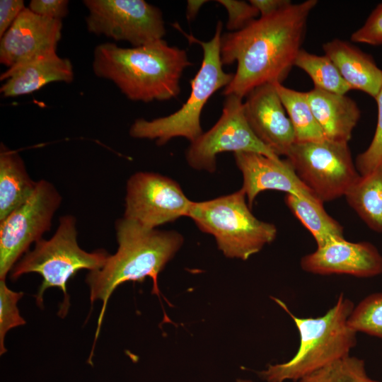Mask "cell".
Returning <instances> with one entry per match:
<instances>
[{
  "label": "cell",
  "instance_id": "cell-1",
  "mask_svg": "<svg viewBox=\"0 0 382 382\" xmlns=\"http://www.w3.org/2000/svg\"><path fill=\"white\" fill-rule=\"evenodd\" d=\"M317 4V0L291 3L255 18L240 30L221 35L223 66L237 63L233 78L223 94L243 98L259 86L282 83L302 49L308 18Z\"/></svg>",
  "mask_w": 382,
  "mask_h": 382
},
{
  "label": "cell",
  "instance_id": "cell-2",
  "mask_svg": "<svg viewBox=\"0 0 382 382\" xmlns=\"http://www.w3.org/2000/svg\"><path fill=\"white\" fill-rule=\"evenodd\" d=\"M192 65L186 50L161 39L132 47L100 44L92 67L96 76L113 82L128 99L149 103L176 98L183 73Z\"/></svg>",
  "mask_w": 382,
  "mask_h": 382
},
{
  "label": "cell",
  "instance_id": "cell-3",
  "mask_svg": "<svg viewBox=\"0 0 382 382\" xmlns=\"http://www.w3.org/2000/svg\"><path fill=\"white\" fill-rule=\"evenodd\" d=\"M115 228L118 243L117 252L109 255L100 269L90 271L86 279L91 303L102 301L93 349L113 291L125 282H142L150 277L153 281L151 293L160 299L158 274L184 241L183 236L175 231L146 228L125 217L115 221Z\"/></svg>",
  "mask_w": 382,
  "mask_h": 382
},
{
  "label": "cell",
  "instance_id": "cell-4",
  "mask_svg": "<svg viewBox=\"0 0 382 382\" xmlns=\"http://www.w3.org/2000/svg\"><path fill=\"white\" fill-rule=\"evenodd\" d=\"M272 298L293 320L300 342L296 353L291 359L270 364L258 373L265 381H298L306 375L349 356L356 346L357 333L347 325L354 306L343 294L330 309L317 318L297 317L284 302Z\"/></svg>",
  "mask_w": 382,
  "mask_h": 382
},
{
  "label": "cell",
  "instance_id": "cell-5",
  "mask_svg": "<svg viewBox=\"0 0 382 382\" xmlns=\"http://www.w3.org/2000/svg\"><path fill=\"white\" fill-rule=\"evenodd\" d=\"M174 26L190 43L201 46L203 58L199 69L190 81V96L179 110L151 120L139 118L131 125L129 133L132 137L155 140L158 146H163L175 137H184L190 142L199 138L203 134L200 117L204 105L215 92L226 87L233 78V74L224 71L221 60V21L217 22L213 37L207 42L185 33L178 24Z\"/></svg>",
  "mask_w": 382,
  "mask_h": 382
},
{
  "label": "cell",
  "instance_id": "cell-6",
  "mask_svg": "<svg viewBox=\"0 0 382 382\" xmlns=\"http://www.w3.org/2000/svg\"><path fill=\"white\" fill-rule=\"evenodd\" d=\"M76 219L70 214L62 216L54 234L48 240L42 238L35 243L13 266L10 277L14 281L25 274L38 273L42 278L35 295L37 305L43 306V295L50 288L60 289L64 294L58 315L64 317L69 310V297L66 284L81 270L100 269L109 254L103 249L86 252L78 244Z\"/></svg>",
  "mask_w": 382,
  "mask_h": 382
},
{
  "label": "cell",
  "instance_id": "cell-7",
  "mask_svg": "<svg viewBox=\"0 0 382 382\" xmlns=\"http://www.w3.org/2000/svg\"><path fill=\"white\" fill-rule=\"evenodd\" d=\"M241 189L203 202H192L187 217L200 231L212 235L218 248L229 258L248 260L271 243L277 227L255 217Z\"/></svg>",
  "mask_w": 382,
  "mask_h": 382
},
{
  "label": "cell",
  "instance_id": "cell-8",
  "mask_svg": "<svg viewBox=\"0 0 382 382\" xmlns=\"http://www.w3.org/2000/svg\"><path fill=\"white\" fill-rule=\"evenodd\" d=\"M285 156L301 181L322 203L345 196L360 176L348 143L296 141Z\"/></svg>",
  "mask_w": 382,
  "mask_h": 382
},
{
  "label": "cell",
  "instance_id": "cell-9",
  "mask_svg": "<svg viewBox=\"0 0 382 382\" xmlns=\"http://www.w3.org/2000/svg\"><path fill=\"white\" fill-rule=\"evenodd\" d=\"M62 199L55 186L41 179L32 196L0 222V280L50 231Z\"/></svg>",
  "mask_w": 382,
  "mask_h": 382
},
{
  "label": "cell",
  "instance_id": "cell-10",
  "mask_svg": "<svg viewBox=\"0 0 382 382\" xmlns=\"http://www.w3.org/2000/svg\"><path fill=\"white\" fill-rule=\"evenodd\" d=\"M87 30L96 35L127 41L133 47L163 39L165 23L159 8L144 0H84Z\"/></svg>",
  "mask_w": 382,
  "mask_h": 382
},
{
  "label": "cell",
  "instance_id": "cell-11",
  "mask_svg": "<svg viewBox=\"0 0 382 382\" xmlns=\"http://www.w3.org/2000/svg\"><path fill=\"white\" fill-rule=\"evenodd\" d=\"M242 99L235 95L226 96L219 120L209 131L190 142L185 153L190 167L214 173L216 156L222 152H255L279 158L254 134L246 120Z\"/></svg>",
  "mask_w": 382,
  "mask_h": 382
},
{
  "label": "cell",
  "instance_id": "cell-12",
  "mask_svg": "<svg viewBox=\"0 0 382 382\" xmlns=\"http://www.w3.org/2000/svg\"><path fill=\"white\" fill-rule=\"evenodd\" d=\"M192 201L174 180L151 172H137L127 180L125 218L154 229L187 216Z\"/></svg>",
  "mask_w": 382,
  "mask_h": 382
},
{
  "label": "cell",
  "instance_id": "cell-13",
  "mask_svg": "<svg viewBox=\"0 0 382 382\" xmlns=\"http://www.w3.org/2000/svg\"><path fill=\"white\" fill-rule=\"evenodd\" d=\"M62 29V20L44 17L28 7L24 8L1 37V64L13 68L40 54L57 50Z\"/></svg>",
  "mask_w": 382,
  "mask_h": 382
},
{
  "label": "cell",
  "instance_id": "cell-14",
  "mask_svg": "<svg viewBox=\"0 0 382 382\" xmlns=\"http://www.w3.org/2000/svg\"><path fill=\"white\" fill-rule=\"evenodd\" d=\"M300 265L303 271L314 274L369 278L382 274V255L369 242L339 238L304 255Z\"/></svg>",
  "mask_w": 382,
  "mask_h": 382
},
{
  "label": "cell",
  "instance_id": "cell-15",
  "mask_svg": "<svg viewBox=\"0 0 382 382\" xmlns=\"http://www.w3.org/2000/svg\"><path fill=\"white\" fill-rule=\"evenodd\" d=\"M246 120L257 138L279 157L296 142L295 132L274 83L255 88L243 102Z\"/></svg>",
  "mask_w": 382,
  "mask_h": 382
},
{
  "label": "cell",
  "instance_id": "cell-16",
  "mask_svg": "<svg viewBox=\"0 0 382 382\" xmlns=\"http://www.w3.org/2000/svg\"><path fill=\"white\" fill-rule=\"evenodd\" d=\"M234 158L243 175L241 189L245 193L250 208L257 195L265 190H278L318 199L286 158H272L255 152L235 153Z\"/></svg>",
  "mask_w": 382,
  "mask_h": 382
},
{
  "label": "cell",
  "instance_id": "cell-17",
  "mask_svg": "<svg viewBox=\"0 0 382 382\" xmlns=\"http://www.w3.org/2000/svg\"><path fill=\"white\" fill-rule=\"evenodd\" d=\"M5 81L0 92L4 97L32 93L52 82L71 83L74 70L71 61L59 57L56 50L40 54L0 76Z\"/></svg>",
  "mask_w": 382,
  "mask_h": 382
},
{
  "label": "cell",
  "instance_id": "cell-18",
  "mask_svg": "<svg viewBox=\"0 0 382 382\" xmlns=\"http://www.w3.org/2000/svg\"><path fill=\"white\" fill-rule=\"evenodd\" d=\"M323 50L351 89L361 91L374 100L377 98L382 88V69L371 56L337 38L325 42Z\"/></svg>",
  "mask_w": 382,
  "mask_h": 382
},
{
  "label": "cell",
  "instance_id": "cell-19",
  "mask_svg": "<svg viewBox=\"0 0 382 382\" xmlns=\"http://www.w3.org/2000/svg\"><path fill=\"white\" fill-rule=\"evenodd\" d=\"M306 96L325 138L348 143L361 117L357 103L346 95L316 88L306 92Z\"/></svg>",
  "mask_w": 382,
  "mask_h": 382
},
{
  "label": "cell",
  "instance_id": "cell-20",
  "mask_svg": "<svg viewBox=\"0 0 382 382\" xmlns=\"http://www.w3.org/2000/svg\"><path fill=\"white\" fill-rule=\"evenodd\" d=\"M37 185L18 151L1 144L0 222L32 196Z\"/></svg>",
  "mask_w": 382,
  "mask_h": 382
},
{
  "label": "cell",
  "instance_id": "cell-21",
  "mask_svg": "<svg viewBox=\"0 0 382 382\" xmlns=\"http://www.w3.org/2000/svg\"><path fill=\"white\" fill-rule=\"evenodd\" d=\"M284 202L293 214L311 233L320 248L335 239L345 238L343 227L325 210L316 199L286 194Z\"/></svg>",
  "mask_w": 382,
  "mask_h": 382
},
{
  "label": "cell",
  "instance_id": "cell-22",
  "mask_svg": "<svg viewBox=\"0 0 382 382\" xmlns=\"http://www.w3.org/2000/svg\"><path fill=\"white\" fill-rule=\"evenodd\" d=\"M345 197L369 228L382 233V166L360 175Z\"/></svg>",
  "mask_w": 382,
  "mask_h": 382
},
{
  "label": "cell",
  "instance_id": "cell-23",
  "mask_svg": "<svg viewBox=\"0 0 382 382\" xmlns=\"http://www.w3.org/2000/svg\"><path fill=\"white\" fill-rule=\"evenodd\" d=\"M274 85L293 126L296 141L326 139L309 105L306 92L293 90L282 83Z\"/></svg>",
  "mask_w": 382,
  "mask_h": 382
},
{
  "label": "cell",
  "instance_id": "cell-24",
  "mask_svg": "<svg viewBox=\"0 0 382 382\" xmlns=\"http://www.w3.org/2000/svg\"><path fill=\"white\" fill-rule=\"evenodd\" d=\"M294 66L309 76L316 88L341 95L352 90L335 64L325 54L317 55L301 49Z\"/></svg>",
  "mask_w": 382,
  "mask_h": 382
},
{
  "label": "cell",
  "instance_id": "cell-25",
  "mask_svg": "<svg viewBox=\"0 0 382 382\" xmlns=\"http://www.w3.org/2000/svg\"><path fill=\"white\" fill-rule=\"evenodd\" d=\"M298 382L378 381L368 376L364 360L349 355L306 375Z\"/></svg>",
  "mask_w": 382,
  "mask_h": 382
},
{
  "label": "cell",
  "instance_id": "cell-26",
  "mask_svg": "<svg viewBox=\"0 0 382 382\" xmlns=\"http://www.w3.org/2000/svg\"><path fill=\"white\" fill-rule=\"evenodd\" d=\"M347 325L357 333L364 332L382 340V292L368 295L354 306Z\"/></svg>",
  "mask_w": 382,
  "mask_h": 382
},
{
  "label": "cell",
  "instance_id": "cell-27",
  "mask_svg": "<svg viewBox=\"0 0 382 382\" xmlns=\"http://www.w3.org/2000/svg\"><path fill=\"white\" fill-rule=\"evenodd\" d=\"M23 292L10 289L5 279L0 280V354L7 350L4 345L6 333L12 328L23 325L25 320L20 315L18 301L23 297Z\"/></svg>",
  "mask_w": 382,
  "mask_h": 382
},
{
  "label": "cell",
  "instance_id": "cell-28",
  "mask_svg": "<svg viewBox=\"0 0 382 382\" xmlns=\"http://www.w3.org/2000/svg\"><path fill=\"white\" fill-rule=\"evenodd\" d=\"M375 100L377 122L374 135L368 148L357 156L354 162L360 175H366L382 166V88Z\"/></svg>",
  "mask_w": 382,
  "mask_h": 382
},
{
  "label": "cell",
  "instance_id": "cell-29",
  "mask_svg": "<svg viewBox=\"0 0 382 382\" xmlns=\"http://www.w3.org/2000/svg\"><path fill=\"white\" fill-rule=\"evenodd\" d=\"M228 13L226 25L228 32H236L244 28L259 15L257 10L250 2L238 0L216 1Z\"/></svg>",
  "mask_w": 382,
  "mask_h": 382
},
{
  "label": "cell",
  "instance_id": "cell-30",
  "mask_svg": "<svg viewBox=\"0 0 382 382\" xmlns=\"http://www.w3.org/2000/svg\"><path fill=\"white\" fill-rule=\"evenodd\" d=\"M351 40L370 45H382V3L372 11L364 25L352 34Z\"/></svg>",
  "mask_w": 382,
  "mask_h": 382
},
{
  "label": "cell",
  "instance_id": "cell-31",
  "mask_svg": "<svg viewBox=\"0 0 382 382\" xmlns=\"http://www.w3.org/2000/svg\"><path fill=\"white\" fill-rule=\"evenodd\" d=\"M68 5L67 0H31L28 8L37 15L62 20L68 14Z\"/></svg>",
  "mask_w": 382,
  "mask_h": 382
},
{
  "label": "cell",
  "instance_id": "cell-32",
  "mask_svg": "<svg viewBox=\"0 0 382 382\" xmlns=\"http://www.w3.org/2000/svg\"><path fill=\"white\" fill-rule=\"evenodd\" d=\"M25 8L23 0L0 1V37L4 35Z\"/></svg>",
  "mask_w": 382,
  "mask_h": 382
},
{
  "label": "cell",
  "instance_id": "cell-33",
  "mask_svg": "<svg viewBox=\"0 0 382 382\" xmlns=\"http://www.w3.org/2000/svg\"><path fill=\"white\" fill-rule=\"evenodd\" d=\"M249 2L257 10L260 16L272 14L291 4L289 0H250Z\"/></svg>",
  "mask_w": 382,
  "mask_h": 382
},
{
  "label": "cell",
  "instance_id": "cell-34",
  "mask_svg": "<svg viewBox=\"0 0 382 382\" xmlns=\"http://www.w3.org/2000/svg\"><path fill=\"white\" fill-rule=\"evenodd\" d=\"M187 2L186 18L188 21H192L195 18L202 6L208 1L188 0Z\"/></svg>",
  "mask_w": 382,
  "mask_h": 382
},
{
  "label": "cell",
  "instance_id": "cell-35",
  "mask_svg": "<svg viewBox=\"0 0 382 382\" xmlns=\"http://www.w3.org/2000/svg\"><path fill=\"white\" fill-rule=\"evenodd\" d=\"M236 382H251L248 380H244V379H237Z\"/></svg>",
  "mask_w": 382,
  "mask_h": 382
}]
</instances>
